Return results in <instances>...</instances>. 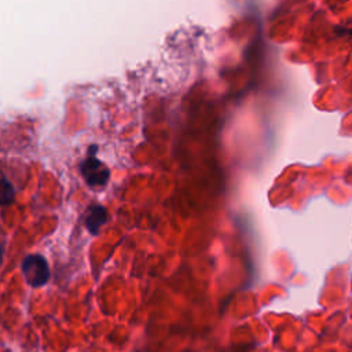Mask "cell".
<instances>
[{
    "mask_svg": "<svg viewBox=\"0 0 352 352\" xmlns=\"http://www.w3.org/2000/svg\"><path fill=\"white\" fill-rule=\"evenodd\" d=\"M22 275L32 288L44 286L50 279V267L47 260L41 255H28L22 260Z\"/></svg>",
    "mask_w": 352,
    "mask_h": 352,
    "instance_id": "1",
    "label": "cell"
},
{
    "mask_svg": "<svg viewBox=\"0 0 352 352\" xmlns=\"http://www.w3.org/2000/svg\"><path fill=\"white\" fill-rule=\"evenodd\" d=\"M80 172L83 175L84 181L91 187H102L110 179L109 168L98 160L94 154H90L83 163L80 164Z\"/></svg>",
    "mask_w": 352,
    "mask_h": 352,
    "instance_id": "2",
    "label": "cell"
},
{
    "mask_svg": "<svg viewBox=\"0 0 352 352\" xmlns=\"http://www.w3.org/2000/svg\"><path fill=\"white\" fill-rule=\"evenodd\" d=\"M107 220V211L102 205H91L88 208L87 215H85V227L91 234H98L99 229L105 225Z\"/></svg>",
    "mask_w": 352,
    "mask_h": 352,
    "instance_id": "3",
    "label": "cell"
},
{
    "mask_svg": "<svg viewBox=\"0 0 352 352\" xmlns=\"http://www.w3.org/2000/svg\"><path fill=\"white\" fill-rule=\"evenodd\" d=\"M14 200V187L7 181V178H2V207H7L13 203Z\"/></svg>",
    "mask_w": 352,
    "mask_h": 352,
    "instance_id": "4",
    "label": "cell"
}]
</instances>
